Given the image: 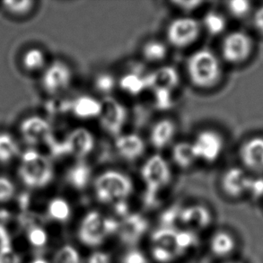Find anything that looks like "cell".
I'll return each instance as SVG.
<instances>
[{
    "mask_svg": "<svg viewBox=\"0 0 263 263\" xmlns=\"http://www.w3.org/2000/svg\"><path fill=\"white\" fill-rule=\"evenodd\" d=\"M146 222L139 215H128L124 218V222L120 224L119 231L122 233V238L127 241H133L139 238L146 231Z\"/></svg>",
    "mask_w": 263,
    "mask_h": 263,
    "instance_id": "26",
    "label": "cell"
},
{
    "mask_svg": "<svg viewBox=\"0 0 263 263\" xmlns=\"http://www.w3.org/2000/svg\"><path fill=\"white\" fill-rule=\"evenodd\" d=\"M148 90L164 89L175 92L180 86L181 77L176 68L172 66H161L154 71L146 74Z\"/></svg>",
    "mask_w": 263,
    "mask_h": 263,
    "instance_id": "18",
    "label": "cell"
},
{
    "mask_svg": "<svg viewBox=\"0 0 263 263\" xmlns=\"http://www.w3.org/2000/svg\"><path fill=\"white\" fill-rule=\"evenodd\" d=\"M73 81V71L64 61H56L48 66L43 72L42 86L51 96L61 95L67 91Z\"/></svg>",
    "mask_w": 263,
    "mask_h": 263,
    "instance_id": "10",
    "label": "cell"
},
{
    "mask_svg": "<svg viewBox=\"0 0 263 263\" xmlns=\"http://www.w3.org/2000/svg\"><path fill=\"white\" fill-rule=\"evenodd\" d=\"M48 234L45 231V229L36 227L33 228L29 231L28 233V241L31 246H34L36 248H41L47 245L48 242Z\"/></svg>",
    "mask_w": 263,
    "mask_h": 263,
    "instance_id": "37",
    "label": "cell"
},
{
    "mask_svg": "<svg viewBox=\"0 0 263 263\" xmlns=\"http://www.w3.org/2000/svg\"><path fill=\"white\" fill-rule=\"evenodd\" d=\"M251 176L242 168H228L221 177L220 185L224 195L231 199H238L247 194Z\"/></svg>",
    "mask_w": 263,
    "mask_h": 263,
    "instance_id": "14",
    "label": "cell"
},
{
    "mask_svg": "<svg viewBox=\"0 0 263 263\" xmlns=\"http://www.w3.org/2000/svg\"><path fill=\"white\" fill-rule=\"evenodd\" d=\"M178 220L187 229L203 230L212 224L213 215L205 205L192 204L180 210Z\"/></svg>",
    "mask_w": 263,
    "mask_h": 263,
    "instance_id": "15",
    "label": "cell"
},
{
    "mask_svg": "<svg viewBox=\"0 0 263 263\" xmlns=\"http://www.w3.org/2000/svg\"><path fill=\"white\" fill-rule=\"evenodd\" d=\"M253 48V40L246 32L242 31L229 32L222 40L221 57L229 64H242L249 59Z\"/></svg>",
    "mask_w": 263,
    "mask_h": 263,
    "instance_id": "9",
    "label": "cell"
},
{
    "mask_svg": "<svg viewBox=\"0 0 263 263\" xmlns=\"http://www.w3.org/2000/svg\"><path fill=\"white\" fill-rule=\"evenodd\" d=\"M64 141L66 154L76 161L84 160L96 148L95 135L86 127H77L68 132Z\"/></svg>",
    "mask_w": 263,
    "mask_h": 263,
    "instance_id": "11",
    "label": "cell"
},
{
    "mask_svg": "<svg viewBox=\"0 0 263 263\" xmlns=\"http://www.w3.org/2000/svg\"><path fill=\"white\" fill-rule=\"evenodd\" d=\"M15 187L10 179L0 176V203L9 201L14 195Z\"/></svg>",
    "mask_w": 263,
    "mask_h": 263,
    "instance_id": "39",
    "label": "cell"
},
{
    "mask_svg": "<svg viewBox=\"0 0 263 263\" xmlns=\"http://www.w3.org/2000/svg\"><path fill=\"white\" fill-rule=\"evenodd\" d=\"M201 31V24L196 18L181 15L168 24L165 36L169 45L182 50L192 46L199 39Z\"/></svg>",
    "mask_w": 263,
    "mask_h": 263,
    "instance_id": "6",
    "label": "cell"
},
{
    "mask_svg": "<svg viewBox=\"0 0 263 263\" xmlns=\"http://www.w3.org/2000/svg\"><path fill=\"white\" fill-rule=\"evenodd\" d=\"M140 176L146 188V200L155 201L157 195L171 183L173 172L168 161L159 154H155L142 164Z\"/></svg>",
    "mask_w": 263,
    "mask_h": 263,
    "instance_id": "5",
    "label": "cell"
},
{
    "mask_svg": "<svg viewBox=\"0 0 263 263\" xmlns=\"http://www.w3.org/2000/svg\"><path fill=\"white\" fill-rule=\"evenodd\" d=\"M223 263H242L241 261H238V260H228V261H224Z\"/></svg>",
    "mask_w": 263,
    "mask_h": 263,
    "instance_id": "46",
    "label": "cell"
},
{
    "mask_svg": "<svg viewBox=\"0 0 263 263\" xmlns=\"http://www.w3.org/2000/svg\"><path fill=\"white\" fill-rule=\"evenodd\" d=\"M239 158L247 170L257 175H262V137H253L242 143L239 148Z\"/></svg>",
    "mask_w": 263,
    "mask_h": 263,
    "instance_id": "16",
    "label": "cell"
},
{
    "mask_svg": "<svg viewBox=\"0 0 263 263\" xmlns=\"http://www.w3.org/2000/svg\"><path fill=\"white\" fill-rule=\"evenodd\" d=\"M168 53L169 49L167 44L160 40L146 41L141 48L143 60L151 64H158L165 61Z\"/></svg>",
    "mask_w": 263,
    "mask_h": 263,
    "instance_id": "24",
    "label": "cell"
},
{
    "mask_svg": "<svg viewBox=\"0 0 263 263\" xmlns=\"http://www.w3.org/2000/svg\"><path fill=\"white\" fill-rule=\"evenodd\" d=\"M153 92V101L155 107L160 110H167L171 109L174 104V92L157 89L152 90Z\"/></svg>",
    "mask_w": 263,
    "mask_h": 263,
    "instance_id": "34",
    "label": "cell"
},
{
    "mask_svg": "<svg viewBox=\"0 0 263 263\" xmlns=\"http://www.w3.org/2000/svg\"><path fill=\"white\" fill-rule=\"evenodd\" d=\"M210 250L214 256L228 258L235 253L237 242L235 236L227 230H217L210 239Z\"/></svg>",
    "mask_w": 263,
    "mask_h": 263,
    "instance_id": "21",
    "label": "cell"
},
{
    "mask_svg": "<svg viewBox=\"0 0 263 263\" xmlns=\"http://www.w3.org/2000/svg\"><path fill=\"white\" fill-rule=\"evenodd\" d=\"M252 2L248 0H232L227 3L228 13L233 17L242 19L247 16L252 10Z\"/></svg>",
    "mask_w": 263,
    "mask_h": 263,
    "instance_id": "33",
    "label": "cell"
},
{
    "mask_svg": "<svg viewBox=\"0 0 263 263\" xmlns=\"http://www.w3.org/2000/svg\"><path fill=\"white\" fill-rule=\"evenodd\" d=\"M120 224L112 217L103 216L100 211L89 210L79 222L77 231L79 242L90 248L102 246L110 235L118 233Z\"/></svg>",
    "mask_w": 263,
    "mask_h": 263,
    "instance_id": "3",
    "label": "cell"
},
{
    "mask_svg": "<svg viewBox=\"0 0 263 263\" xmlns=\"http://www.w3.org/2000/svg\"><path fill=\"white\" fill-rule=\"evenodd\" d=\"M199 242V237L195 231L191 229H177L176 233V246L180 255L188 253Z\"/></svg>",
    "mask_w": 263,
    "mask_h": 263,
    "instance_id": "30",
    "label": "cell"
},
{
    "mask_svg": "<svg viewBox=\"0 0 263 263\" xmlns=\"http://www.w3.org/2000/svg\"><path fill=\"white\" fill-rule=\"evenodd\" d=\"M247 194H250L254 199L263 198V177H251L249 188Z\"/></svg>",
    "mask_w": 263,
    "mask_h": 263,
    "instance_id": "41",
    "label": "cell"
},
{
    "mask_svg": "<svg viewBox=\"0 0 263 263\" xmlns=\"http://www.w3.org/2000/svg\"><path fill=\"white\" fill-rule=\"evenodd\" d=\"M66 181L74 190L83 191L93 181L91 166L85 161H76L66 172Z\"/></svg>",
    "mask_w": 263,
    "mask_h": 263,
    "instance_id": "20",
    "label": "cell"
},
{
    "mask_svg": "<svg viewBox=\"0 0 263 263\" xmlns=\"http://www.w3.org/2000/svg\"><path fill=\"white\" fill-rule=\"evenodd\" d=\"M118 86V80L110 72L103 71L96 74L92 80V87L97 93L104 97L110 96Z\"/></svg>",
    "mask_w": 263,
    "mask_h": 263,
    "instance_id": "29",
    "label": "cell"
},
{
    "mask_svg": "<svg viewBox=\"0 0 263 263\" xmlns=\"http://www.w3.org/2000/svg\"><path fill=\"white\" fill-rule=\"evenodd\" d=\"M186 75L192 86L200 90H210L222 79L223 68L217 54L209 49L192 52L186 61Z\"/></svg>",
    "mask_w": 263,
    "mask_h": 263,
    "instance_id": "1",
    "label": "cell"
},
{
    "mask_svg": "<svg viewBox=\"0 0 263 263\" xmlns=\"http://www.w3.org/2000/svg\"><path fill=\"white\" fill-rule=\"evenodd\" d=\"M253 25L257 31L263 35V5L253 14Z\"/></svg>",
    "mask_w": 263,
    "mask_h": 263,
    "instance_id": "44",
    "label": "cell"
},
{
    "mask_svg": "<svg viewBox=\"0 0 263 263\" xmlns=\"http://www.w3.org/2000/svg\"><path fill=\"white\" fill-rule=\"evenodd\" d=\"M102 111V101L88 95H83L71 101L70 114L80 121L98 119Z\"/></svg>",
    "mask_w": 263,
    "mask_h": 263,
    "instance_id": "19",
    "label": "cell"
},
{
    "mask_svg": "<svg viewBox=\"0 0 263 263\" xmlns=\"http://www.w3.org/2000/svg\"><path fill=\"white\" fill-rule=\"evenodd\" d=\"M20 148L14 137L7 133H0V163L8 164L17 157Z\"/></svg>",
    "mask_w": 263,
    "mask_h": 263,
    "instance_id": "28",
    "label": "cell"
},
{
    "mask_svg": "<svg viewBox=\"0 0 263 263\" xmlns=\"http://www.w3.org/2000/svg\"><path fill=\"white\" fill-rule=\"evenodd\" d=\"M34 1L23 0V1H5L4 8L14 15H26L33 9Z\"/></svg>",
    "mask_w": 263,
    "mask_h": 263,
    "instance_id": "35",
    "label": "cell"
},
{
    "mask_svg": "<svg viewBox=\"0 0 263 263\" xmlns=\"http://www.w3.org/2000/svg\"><path fill=\"white\" fill-rule=\"evenodd\" d=\"M0 263H20V259L12 250H1Z\"/></svg>",
    "mask_w": 263,
    "mask_h": 263,
    "instance_id": "43",
    "label": "cell"
},
{
    "mask_svg": "<svg viewBox=\"0 0 263 263\" xmlns=\"http://www.w3.org/2000/svg\"><path fill=\"white\" fill-rule=\"evenodd\" d=\"M114 148L118 156L127 162H136L146 153V142L136 133H122L115 138Z\"/></svg>",
    "mask_w": 263,
    "mask_h": 263,
    "instance_id": "13",
    "label": "cell"
},
{
    "mask_svg": "<svg viewBox=\"0 0 263 263\" xmlns=\"http://www.w3.org/2000/svg\"><path fill=\"white\" fill-rule=\"evenodd\" d=\"M47 215L57 223H67L72 217V206L68 199L55 197L47 205Z\"/></svg>",
    "mask_w": 263,
    "mask_h": 263,
    "instance_id": "25",
    "label": "cell"
},
{
    "mask_svg": "<svg viewBox=\"0 0 263 263\" xmlns=\"http://www.w3.org/2000/svg\"><path fill=\"white\" fill-rule=\"evenodd\" d=\"M171 157L174 164L181 170L190 169L198 161L192 142L189 141L175 143L172 147Z\"/></svg>",
    "mask_w": 263,
    "mask_h": 263,
    "instance_id": "23",
    "label": "cell"
},
{
    "mask_svg": "<svg viewBox=\"0 0 263 263\" xmlns=\"http://www.w3.org/2000/svg\"><path fill=\"white\" fill-rule=\"evenodd\" d=\"M200 24L202 29L211 36L221 35L228 27V22L224 15L214 10L206 12Z\"/></svg>",
    "mask_w": 263,
    "mask_h": 263,
    "instance_id": "27",
    "label": "cell"
},
{
    "mask_svg": "<svg viewBox=\"0 0 263 263\" xmlns=\"http://www.w3.org/2000/svg\"><path fill=\"white\" fill-rule=\"evenodd\" d=\"M128 118L127 108L116 98L107 96L102 100V111L98 121L100 127L106 134L114 138L122 134Z\"/></svg>",
    "mask_w": 263,
    "mask_h": 263,
    "instance_id": "8",
    "label": "cell"
},
{
    "mask_svg": "<svg viewBox=\"0 0 263 263\" xmlns=\"http://www.w3.org/2000/svg\"><path fill=\"white\" fill-rule=\"evenodd\" d=\"M172 6L175 7V9L181 12L184 15H190V14L194 13L197 10H199V8H201L203 5H205V2L203 1H178V0H174L170 2Z\"/></svg>",
    "mask_w": 263,
    "mask_h": 263,
    "instance_id": "38",
    "label": "cell"
},
{
    "mask_svg": "<svg viewBox=\"0 0 263 263\" xmlns=\"http://www.w3.org/2000/svg\"><path fill=\"white\" fill-rule=\"evenodd\" d=\"M53 263H83V258L75 246L67 243L57 250L54 254Z\"/></svg>",
    "mask_w": 263,
    "mask_h": 263,
    "instance_id": "32",
    "label": "cell"
},
{
    "mask_svg": "<svg viewBox=\"0 0 263 263\" xmlns=\"http://www.w3.org/2000/svg\"><path fill=\"white\" fill-rule=\"evenodd\" d=\"M121 263H149L148 258L142 251L130 249L121 258Z\"/></svg>",
    "mask_w": 263,
    "mask_h": 263,
    "instance_id": "40",
    "label": "cell"
},
{
    "mask_svg": "<svg viewBox=\"0 0 263 263\" xmlns=\"http://www.w3.org/2000/svg\"><path fill=\"white\" fill-rule=\"evenodd\" d=\"M31 263H50L49 261H47L46 260H44V259H42V258H38V259H36V260H33Z\"/></svg>",
    "mask_w": 263,
    "mask_h": 263,
    "instance_id": "45",
    "label": "cell"
},
{
    "mask_svg": "<svg viewBox=\"0 0 263 263\" xmlns=\"http://www.w3.org/2000/svg\"><path fill=\"white\" fill-rule=\"evenodd\" d=\"M197 160L214 164L224 152V139L220 132L214 128H204L196 134L192 141Z\"/></svg>",
    "mask_w": 263,
    "mask_h": 263,
    "instance_id": "7",
    "label": "cell"
},
{
    "mask_svg": "<svg viewBox=\"0 0 263 263\" xmlns=\"http://www.w3.org/2000/svg\"><path fill=\"white\" fill-rule=\"evenodd\" d=\"M86 263H111V257L104 251L96 250L90 253V255L86 259Z\"/></svg>",
    "mask_w": 263,
    "mask_h": 263,
    "instance_id": "42",
    "label": "cell"
},
{
    "mask_svg": "<svg viewBox=\"0 0 263 263\" xmlns=\"http://www.w3.org/2000/svg\"><path fill=\"white\" fill-rule=\"evenodd\" d=\"M176 134V122L170 118H163L156 121L150 128V144L155 149H165L174 142Z\"/></svg>",
    "mask_w": 263,
    "mask_h": 263,
    "instance_id": "17",
    "label": "cell"
},
{
    "mask_svg": "<svg viewBox=\"0 0 263 263\" xmlns=\"http://www.w3.org/2000/svg\"><path fill=\"white\" fill-rule=\"evenodd\" d=\"M20 132L25 141L32 146L49 145L54 139L51 125L37 116L25 119L22 122Z\"/></svg>",
    "mask_w": 263,
    "mask_h": 263,
    "instance_id": "12",
    "label": "cell"
},
{
    "mask_svg": "<svg viewBox=\"0 0 263 263\" xmlns=\"http://www.w3.org/2000/svg\"><path fill=\"white\" fill-rule=\"evenodd\" d=\"M92 191L100 203L115 205L127 201L134 192V183L124 172L110 169L93 178Z\"/></svg>",
    "mask_w": 263,
    "mask_h": 263,
    "instance_id": "2",
    "label": "cell"
},
{
    "mask_svg": "<svg viewBox=\"0 0 263 263\" xmlns=\"http://www.w3.org/2000/svg\"><path fill=\"white\" fill-rule=\"evenodd\" d=\"M150 255L157 263H172L178 258L171 251L158 246H151Z\"/></svg>",
    "mask_w": 263,
    "mask_h": 263,
    "instance_id": "36",
    "label": "cell"
},
{
    "mask_svg": "<svg viewBox=\"0 0 263 263\" xmlns=\"http://www.w3.org/2000/svg\"><path fill=\"white\" fill-rule=\"evenodd\" d=\"M19 177L24 184L31 189H43L54 179V167L51 161L35 149H28L23 154L18 168Z\"/></svg>",
    "mask_w": 263,
    "mask_h": 263,
    "instance_id": "4",
    "label": "cell"
},
{
    "mask_svg": "<svg viewBox=\"0 0 263 263\" xmlns=\"http://www.w3.org/2000/svg\"><path fill=\"white\" fill-rule=\"evenodd\" d=\"M118 86L122 92L130 96H138L147 88L146 75L137 71L126 72L118 79Z\"/></svg>",
    "mask_w": 263,
    "mask_h": 263,
    "instance_id": "22",
    "label": "cell"
},
{
    "mask_svg": "<svg viewBox=\"0 0 263 263\" xmlns=\"http://www.w3.org/2000/svg\"><path fill=\"white\" fill-rule=\"evenodd\" d=\"M23 64L26 70L31 72L39 71L46 64V56L40 49H31L27 50L23 58Z\"/></svg>",
    "mask_w": 263,
    "mask_h": 263,
    "instance_id": "31",
    "label": "cell"
}]
</instances>
